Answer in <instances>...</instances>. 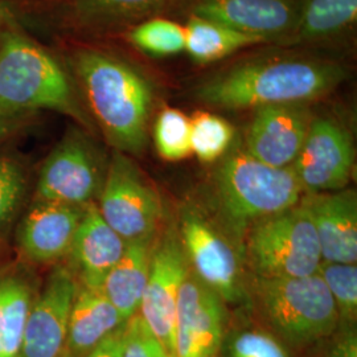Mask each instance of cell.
I'll return each instance as SVG.
<instances>
[{"label":"cell","mask_w":357,"mask_h":357,"mask_svg":"<svg viewBox=\"0 0 357 357\" xmlns=\"http://www.w3.org/2000/svg\"><path fill=\"white\" fill-rule=\"evenodd\" d=\"M355 147L349 131L331 118H314L293 163L305 193L343 190L352 176Z\"/></svg>","instance_id":"cell-12"},{"label":"cell","mask_w":357,"mask_h":357,"mask_svg":"<svg viewBox=\"0 0 357 357\" xmlns=\"http://www.w3.org/2000/svg\"><path fill=\"white\" fill-rule=\"evenodd\" d=\"M184 51L196 64L202 65L216 63L240 50L265 43L261 38L245 35L229 26L195 15H190L184 26Z\"/></svg>","instance_id":"cell-23"},{"label":"cell","mask_w":357,"mask_h":357,"mask_svg":"<svg viewBox=\"0 0 357 357\" xmlns=\"http://www.w3.org/2000/svg\"><path fill=\"white\" fill-rule=\"evenodd\" d=\"M190 264L176 229H168L153 243L149 281L138 314L162 343L169 357H176V308L178 291Z\"/></svg>","instance_id":"cell-10"},{"label":"cell","mask_w":357,"mask_h":357,"mask_svg":"<svg viewBox=\"0 0 357 357\" xmlns=\"http://www.w3.org/2000/svg\"><path fill=\"white\" fill-rule=\"evenodd\" d=\"M96 128L114 151L141 155L155 93L149 77L106 40H54Z\"/></svg>","instance_id":"cell-1"},{"label":"cell","mask_w":357,"mask_h":357,"mask_svg":"<svg viewBox=\"0 0 357 357\" xmlns=\"http://www.w3.org/2000/svg\"><path fill=\"white\" fill-rule=\"evenodd\" d=\"M78 286L69 268L52 271L31 307L20 357H63Z\"/></svg>","instance_id":"cell-15"},{"label":"cell","mask_w":357,"mask_h":357,"mask_svg":"<svg viewBox=\"0 0 357 357\" xmlns=\"http://www.w3.org/2000/svg\"><path fill=\"white\" fill-rule=\"evenodd\" d=\"M35 301L22 274L0 275V357H20L26 319Z\"/></svg>","instance_id":"cell-24"},{"label":"cell","mask_w":357,"mask_h":357,"mask_svg":"<svg viewBox=\"0 0 357 357\" xmlns=\"http://www.w3.org/2000/svg\"><path fill=\"white\" fill-rule=\"evenodd\" d=\"M178 237L193 274L228 303L245 298L240 257L228 240L195 211H184Z\"/></svg>","instance_id":"cell-11"},{"label":"cell","mask_w":357,"mask_h":357,"mask_svg":"<svg viewBox=\"0 0 357 357\" xmlns=\"http://www.w3.org/2000/svg\"><path fill=\"white\" fill-rule=\"evenodd\" d=\"M216 191L222 215L240 233L299 204L305 195L291 167L268 166L245 149L230 151L222 160L216 172Z\"/></svg>","instance_id":"cell-4"},{"label":"cell","mask_w":357,"mask_h":357,"mask_svg":"<svg viewBox=\"0 0 357 357\" xmlns=\"http://www.w3.org/2000/svg\"><path fill=\"white\" fill-rule=\"evenodd\" d=\"M252 291L268 326L295 348L326 340L339 327L331 294L319 274L302 278H257Z\"/></svg>","instance_id":"cell-6"},{"label":"cell","mask_w":357,"mask_h":357,"mask_svg":"<svg viewBox=\"0 0 357 357\" xmlns=\"http://www.w3.org/2000/svg\"><path fill=\"white\" fill-rule=\"evenodd\" d=\"M234 128L220 116L202 112L191 119V149L202 162L213 163L228 153Z\"/></svg>","instance_id":"cell-26"},{"label":"cell","mask_w":357,"mask_h":357,"mask_svg":"<svg viewBox=\"0 0 357 357\" xmlns=\"http://www.w3.org/2000/svg\"><path fill=\"white\" fill-rule=\"evenodd\" d=\"M32 116H0V144L10 141L29 123Z\"/></svg>","instance_id":"cell-35"},{"label":"cell","mask_w":357,"mask_h":357,"mask_svg":"<svg viewBox=\"0 0 357 357\" xmlns=\"http://www.w3.org/2000/svg\"><path fill=\"white\" fill-rule=\"evenodd\" d=\"M347 77L336 61L306 56H266L230 65L196 88L202 102L228 110L306 103L331 94Z\"/></svg>","instance_id":"cell-2"},{"label":"cell","mask_w":357,"mask_h":357,"mask_svg":"<svg viewBox=\"0 0 357 357\" xmlns=\"http://www.w3.org/2000/svg\"><path fill=\"white\" fill-rule=\"evenodd\" d=\"M184 0H36L24 26L53 40H112L147 19L159 17Z\"/></svg>","instance_id":"cell-5"},{"label":"cell","mask_w":357,"mask_h":357,"mask_svg":"<svg viewBox=\"0 0 357 357\" xmlns=\"http://www.w3.org/2000/svg\"><path fill=\"white\" fill-rule=\"evenodd\" d=\"M128 321L113 333H110L101 344L97 345L89 355L85 357H123L125 330Z\"/></svg>","instance_id":"cell-33"},{"label":"cell","mask_w":357,"mask_h":357,"mask_svg":"<svg viewBox=\"0 0 357 357\" xmlns=\"http://www.w3.org/2000/svg\"><path fill=\"white\" fill-rule=\"evenodd\" d=\"M306 103L268 105L255 109L245 135V151L277 168L293 166L312 122Z\"/></svg>","instance_id":"cell-14"},{"label":"cell","mask_w":357,"mask_h":357,"mask_svg":"<svg viewBox=\"0 0 357 357\" xmlns=\"http://www.w3.org/2000/svg\"><path fill=\"white\" fill-rule=\"evenodd\" d=\"M305 206L319 241L321 259L356 264L357 196L354 190L305 193Z\"/></svg>","instance_id":"cell-17"},{"label":"cell","mask_w":357,"mask_h":357,"mask_svg":"<svg viewBox=\"0 0 357 357\" xmlns=\"http://www.w3.org/2000/svg\"><path fill=\"white\" fill-rule=\"evenodd\" d=\"M153 240L128 241L125 252L103 281L102 293L123 319H131L139 310L149 281Z\"/></svg>","instance_id":"cell-21"},{"label":"cell","mask_w":357,"mask_h":357,"mask_svg":"<svg viewBox=\"0 0 357 357\" xmlns=\"http://www.w3.org/2000/svg\"><path fill=\"white\" fill-rule=\"evenodd\" d=\"M138 51L151 56L165 57L184 51V26L162 16L147 19L128 28L121 36Z\"/></svg>","instance_id":"cell-25"},{"label":"cell","mask_w":357,"mask_h":357,"mask_svg":"<svg viewBox=\"0 0 357 357\" xmlns=\"http://www.w3.org/2000/svg\"><path fill=\"white\" fill-rule=\"evenodd\" d=\"M41 110L96 126L63 60L22 24L0 26V116H33Z\"/></svg>","instance_id":"cell-3"},{"label":"cell","mask_w":357,"mask_h":357,"mask_svg":"<svg viewBox=\"0 0 357 357\" xmlns=\"http://www.w3.org/2000/svg\"><path fill=\"white\" fill-rule=\"evenodd\" d=\"M246 259L257 278H302L318 273L321 252L303 205L255 222L246 241Z\"/></svg>","instance_id":"cell-7"},{"label":"cell","mask_w":357,"mask_h":357,"mask_svg":"<svg viewBox=\"0 0 357 357\" xmlns=\"http://www.w3.org/2000/svg\"></svg>","instance_id":"cell-37"},{"label":"cell","mask_w":357,"mask_h":357,"mask_svg":"<svg viewBox=\"0 0 357 357\" xmlns=\"http://www.w3.org/2000/svg\"><path fill=\"white\" fill-rule=\"evenodd\" d=\"M321 357H357V333L354 324H339Z\"/></svg>","instance_id":"cell-32"},{"label":"cell","mask_w":357,"mask_h":357,"mask_svg":"<svg viewBox=\"0 0 357 357\" xmlns=\"http://www.w3.org/2000/svg\"><path fill=\"white\" fill-rule=\"evenodd\" d=\"M128 320L118 312L101 289L78 286L69 315L63 357H85Z\"/></svg>","instance_id":"cell-20"},{"label":"cell","mask_w":357,"mask_h":357,"mask_svg":"<svg viewBox=\"0 0 357 357\" xmlns=\"http://www.w3.org/2000/svg\"><path fill=\"white\" fill-rule=\"evenodd\" d=\"M153 142L165 160L187 159L192 153L191 118L178 109H163L153 123Z\"/></svg>","instance_id":"cell-27"},{"label":"cell","mask_w":357,"mask_h":357,"mask_svg":"<svg viewBox=\"0 0 357 357\" xmlns=\"http://www.w3.org/2000/svg\"><path fill=\"white\" fill-rule=\"evenodd\" d=\"M85 206L35 200L19 230V246L35 264H56L69 255Z\"/></svg>","instance_id":"cell-18"},{"label":"cell","mask_w":357,"mask_h":357,"mask_svg":"<svg viewBox=\"0 0 357 357\" xmlns=\"http://www.w3.org/2000/svg\"><path fill=\"white\" fill-rule=\"evenodd\" d=\"M225 302L190 271L178 291L176 357H217L225 332Z\"/></svg>","instance_id":"cell-13"},{"label":"cell","mask_w":357,"mask_h":357,"mask_svg":"<svg viewBox=\"0 0 357 357\" xmlns=\"http://www.w3.org/2000/svg\"><path fill=\"white\" fill-rule=\"evenodd\" d=\"M26 1H28V3H31V1H36V0H26Z\"/></svg>","instance_id":"cell-36"},{"label":"cell","mask_w":357,"mask_h":357,"mask_svg":"<svg viewBox=\"0 0 357 357\" xmlns=\"http://www.w3.org/2000/svg\"><path fill=\"white\" fill-rule=\"evenodd\" d=\"M357 19V0H305L284 45H301L340 35Z\"/></svg>","instance_id":"cell-22"},{"label":"cell","mask_w":357,"mask_h":357,"mask_svg":"<svg viewBox=\"0 0 357 357\" xmlns=\"http://www.w3.org/2000/svg\"><path fill=\"white\" fill-rule=\"evenodd\" d=\"M123 357H169L138 312L126 324Z\"/></svg>","instance_id":"cell-31"},{"label":"cell","mask_w":357,"mask_h":357,"mask_svg":"<svg viewBox=\"0 0 357 357\" xmlns=\"http://www.w3.org/2000/svg\"><path fill=\"white\" fill-rule=\"evenodd\" d=\"M28 6L26 0H0V26H24Z\"/></svg>","instance_id":"cell-34"},{"label":"cell","mask_w":357,"mask_h":357,"mask_svg":"<svg viewBox=\"0 0 357 357\" xmlns=\"http://www.w3.org/2000/svg\"><path fill=\"white\" fill-rule=\"evenodd\" d=\"M109 159L93 134L73 125L44 159L35 200L86 206L98 199Z\"/></svg>","instance_id":"cell-8"},{"label":"cell","mask_w":357,"mask_h":357,"mask_svg":"<svg viewBox=\"0 0 357 357\" xmlns=\"http://www.w3.org/2000/svg\"><path fill=\"white\" fill-rule=\"evenodd\" d=\"M318 274L327 286L339 315V324H355L357 315L356 264L321 261Z\"/></svg>","instance_id":"cell-28"},{"label":"cell","mask_w":357,"mask_h":357,"mask_svg":"<svg viewBox=\"0 0 357 357\" xmlns=\"http://www.w3.org/2000/svg\"><path fill=\"white\" fill-rule=\"evenodd\" d=\"M299 7L298 0H193L191 15L283 44L296 24Z\"/></svg>","instance_id":"cell-16"},{"label":"cell","mask_w":357,"mask_h":357,"mask_svg":"<svg viewBox=\"0 0 357 357\" xmlns=\"http://www.w3.org/2000/svg\"><path fill=\"white\" fill-rule=\"evenodd\" d=\"M26 167L10 153L0 155V229L19 211L26 196Z\"/></svg>","instance_id":"cell-29"},{"label":"cell","mask_w":357,"mask_h":357,"mask_svg":"<svg viewBox=\"0 0 357 357\" xmlns=\"http://www.w3.org/2000/svg\"><path fill=\"white\" fill-rule=\"evenodd\" d=\"M126 243L105 222L97 204H88L66 257L68 268L79 286L101 289L105 278L123 255Z\"/></svg>","instance_id":"cell-19"},{"label":"cell","mask_w":357,"mask_h":357,"mask_svg":"<svg viewBox=\"0 0 357 357\" xmlns=\"http://www.w3.org/2000/svg\"><path fill=\"white\" fill-rule=\"evenodd\" d=\"M228 357H293L278 337L259 330L236 333L228 343Z\"/></svg>","instance_id":"cell-30"},{"label":"cell","mask_w":357,"mask_h":357,"mask_svg":"<svg viewBox=\"0 0 357 357\" xmlns=\"http://www.w3.org/2000/svg\"><path fill=\"white\" fill-rule=\"evenodd\" d=\"M98 212L105 222L126 243L153 240L162 220V202L141 169L126 153L109 158Z\"/></svg>","instance_id":"cell-9"}]
</instances>
